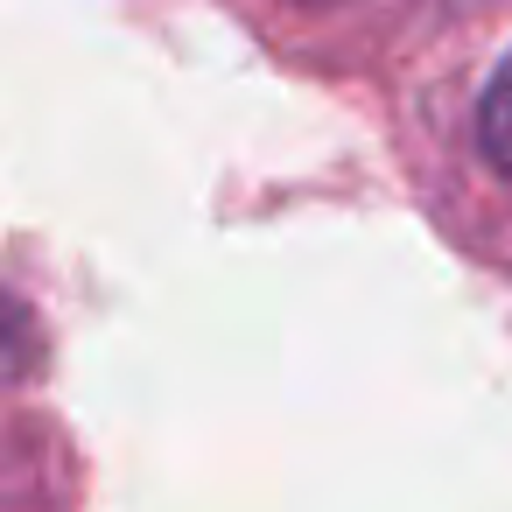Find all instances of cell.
<instances>
[{"label":"cell","instance_id":"cell-1","mask_svg":"<svg viewBox=\"0 0 512 512\" xmlns=\"http://www.w3.org/2000/svg\"><path fill=\"white\" fill-rule=\"evenodd\" d=\"M470 155L498 190H512V43L498 50V64L470 99Z\"/></svg>","mask_w":512,"mask_h":512}]
</instances>
